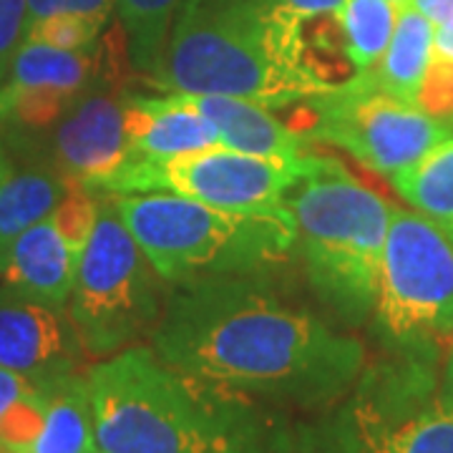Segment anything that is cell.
<instances>
[{"label":"cell","instance_id":"26","mask_svg":"<svg viewBox=\"0 0 453 453\" xmlns=\"http://www.w3.org/2000/svg\"><path fill=\"white\" fill-rule=\"evenodd\" d=\"M418 109L434 116L438 121H453V61L434 53L431 65L426 71L421 94H418Z\"/></svg>","mask_w":453,"mask_h":453},{"label":"cell","instance_id":"11","mask_svg":"<svg viewBox=\"0 0 453 453\" xmlns=\"http://www.w3.org/2000/svg\"><path fill=\"white\" fill-rule=\"evenodd\" d=\"M101 43L64 50L23 41L0 83V134L8 144L50 129L101 79Z\"/></svg>","mask_w":453,"mask_h":453},{"label":"cell","instance_id":"23","mask_svg":"<svg viewBox=\"0 0 453 453\" xmlns=\"http://www.w3.org/2000/svg\"><path fill=\"white\" fill-rule=\"evenodd\" d=\"M179 3L181 0H116L131 65L151 79L162 68Z\"/></svg>","mask_w":453,"mask_h":453},{"label":"cell","instance_id":"16","mask_svg":"<svg viewBox=\"0 0 453 453\" xmlns=\"http://www.w3.org/2000/svg\"><path fill=\"white\" fill-rule=\"evenodd\" d=\"M124 98L129 136L127 159H166L184 151L219 146L217 129L174 91L166 96L124 94Z\"/></svg>","mask_w":453,"mask_h":453},{"label":"cell","instance_id":"14","mask_svg":"<svg viewBox=\"0 0 453 453\" xmlns=\"http://www.w3.org/2000/svg\"><path fill=\"white\" fill-rule=\"evenodd\" d=\"M79 257L81 250L68 242L50 214L0 252V288L68 308Z\"/></svg>","mask_w":453,"mask_h":453},{"label":"cell","instance_id":"32","mask_svg":"<svg viewBox=\"0 0 453 453\" xmlns=\"http://www.w3.org/2000/svg\"><path fill=\"white\" fill-rule=\"evenodd\" d=\"M11 172H13V159H11V149L5 144V139H3V134H0V184L5 181V179L11 177Z\"/></svg>","mask_w":453,"mask_h":453},{"label":"cell","instance_id":"30","mask_svg":"<svg viewBox=\"0 0 453 453\" xmlns=\"http://www.w3.org/2000/svg\"><path fill=\"white\" fill-rule=\"evenodd\" d=\"M416 11H421L436 28L453 31V0H408Z\"/></svg>","mask_w":453,"mask_h":453},{"label":"cell","instance_id":"27","mask_svg":"<svg viewBox=\"0 0 453 453\" xmlns=\"http://www.w3.org/2000/svg\"><path fill=\"white\" fill-rule=\"evenodd\" d=\"M26 8H28L26 26L43 18L79 16L106 28L111 13L116 11V0H26Z\"/></svg>","mask_w":453,"mask_h":453},{"label":"cell","instance_id":"12","mask_svg":"<svg viewBox=\"0 0 453 453\" xmlns=\"http://www.w3.org/2000/svg\"><path fill=\"white\" fill-rule=\"evenodd\" d=\"M50 129L43 162L50 164L68 187H79L88 195L96 196L106 179L129 157L127 98L113 94L109 86H98V81L86 88Z\"/></svg>","mask_w":453,"mask_h":453},{"label":"cell","instance_id":"4","mask_svg":"<svg viewBox=\"0 0 453 453\" xmlns=\"http://www.w3.org/2000/svg\"><path fill=\"white\" fill-rule=\"evenodd\" d=\"M288 207L312 290L348 323L375 308L393 207L338 162L310 154Z\"/></svg>","mask_w":453,"mask_h":453},{"label":"cell","instance_id":"2","mask_svg":"<svg viewBox=\"0 0 453 453\" xmlns=\"http://www.w3.org/2000/svg\"><path fill=\"white\" fill-rule=\"evenodd\" d=\"M98 451L285 453L257 403L131 345L86 371Z\"/></svg>","mask_w":453,"mask_h":453},{"label":"cell","instance_id":"37","mask_svg":"<svg viewBox=\"0 0 453 453\" xmlns=\"http://www.w3.org/2000/svg\"><path fill=\"white\" fill-rule=\"evenodd\" d=\"M451 124H453V121H451Z\"/></svg>","mask_w":453,"mask_h":453},{"label":"cell","instance_id":"17","mask_svg":"<svg viewBox=\"0 0 453 453\" xmlns=\"http://www.w3.org/2000/svg\"><path fill=\"white\" fill-rule=\"evenodd\" d=\"M434 35L436 26L408 0L401 3L388 49L380 64L372 68L383 91L405 104L418 106L423 79L434 58Z\"/></svg>","mask_w":453,"mask_h":453},{"label":"cell","instance_id":"22","mask_svg":"<svg viewBox=\"0 0 453 453\" xmlns=\"http://www.w3.org/2000/svg\"><path fill=\"white\" fill-rule=\"evenodd\" d=\"M398 8L393 0H348L340 13L342 53L356 73L372 71L388 49Z\"/></svg>","mask_w":453,"mask_h":453},{"label":"cell","instance_id":"15","mask_svg":"<svg viewBox=\"0 0 453 453\" xmlns=\"http://www.w3.org/2000/svg\"><path fill=\"white\" fill-rule=\"evenodd\" d=\"M179 94V98L202 113L219 134V144L234 151L300 162L308 157V139L277 119L270 106L257 101L214 94Z\"/></svg>","mask_w":453,"mask_h":453},{"label":"cell","instance_id":"36","mask_svg":"<svg viewBox=\"0 0 453 453\" xmlns=\"http://www.w3.org/2000/svg\"><path fill=\"white\" fill-rule=\"evenodd\" d=\"M96 453H104V451H96Z\"/></svg>","mask_w":453,"mask_h":453},{"label":"cell","instance_id":"18","mask_svg":"<svg viewBox=\"0 0 453 453\" xmlns=\"http://www.w3.org/2000/svg\"><path fill=\"white\" fill-rule=\"evenodd\" d=\"M46 418L28 453H96L94 408L86 375L71 372L46 386Z\"/></svg>","mask_w":453,"mask_h":453},{"label":"cell","instance_id":"13","mask_svg":"<svg viewBox=\"0 0 453 453\" xmlns=\"http://www.w3.org/2000/svg\"><path fill=\"white\" fill-rule=\"evenodd\" d=\"M83 356L81 335L65 305L0 288V368L50 386L79 372Z\"/></svg>","mask_w":453,"mask_h":453},{"label":"cell","instance_id":"21","mask_svg":"<svg viewBox=\"0 0 453 453\" xmlns=\"http://www.w3.org/2000/svg\"><path fill=\"white\" fill-rule=\"evenodd\" d=\"M390 184L423 217L441 226H453V134L418 162L393 174Z\"/></svg>","mask_w":453,"mask_h":453},{"label":"cell","instance_id":"7","mask_svg":"<svg viewBox=\"0 0 453 453\" xmlns=\"http://www.w3.org/2000/svg\"><path fill=\"white\" fill-rule=\"evenodd\" d=\"M375 325L408 356H436L453 338V240L421 211L393 210L383 247Z\"/></svg>","mask_w":453,"mask_h":453},{"label":"cell","instance_id":"35","mask_svg":"<svg viewBox=\"0 0 453 453\" xmlns=\"http://www.w3.org/2000/svg\"><path fill=\"white\" fill-rule=\"evenodd\" d=\"M0 453H5V451H3V446H0Z\"/></svg>","mask_w":453,"mask_h":453},{"label":"cell","instance_id":"33","mask_svg":"<svg viewBox=\"0 0 453 453\" xmlns=\"http://www.w3.org/2000/svg\"><path fill=\"white\" fill-rule=\"evenodd\" d=\"M443 378H446V388L453 393V338L449 342V357H446V372H443Z\"/></svg>","mask_w":453,"mask_h":453},{"label":"cell","instance_id":"5","mask_svg":"<svg viewBox=\"0 0 453 453\" xmlns=\"http://www.w3.org/2000/svg\"><path fill=\"white\" fill-rule=\"evenodd\" d=\"M116 210L166 285L226 275H262L297 244L290 207L242 214L179 195L119 196Z\"/></svg>","mask_w":453,"mask_h":453},{"label":"cell","instance_id":"20","mask_svg":"<svg viewBox=\"0 0 453 453\" xmlns=\"http://www.w3.org/2000/svg\"><path fill=\"white\" fill-rule=\"evenodd\" d=\"M259 3L277 50L290 64L325 76L315 64L312 38L318 35L320 23H340V13L348 0H259Z\"/></svg>","mask_w":453,"mask_h":453},{"label":"cell","instance_id":"10","mask_svg":"<svg viewBox=\"0 0 453 453\" xmlns=\"http://www.w3.org/2000/svg\"><path fill=\"white\" fill-rule=\"evenodd\" d=\"M308 104L312 124L305 139L340 146L356 162L388 179L453 134L446 121L383 91L375 71L356 73Z\"/></svg>","mask_w":453,"mask_h":453},{"label":"cell","instance_id":"3","mask_svg":"<svg viewBox=\"0 0 453 453\" xmlns=\"http://www.w3.org/2000/svg\"><path fill=\"white\" fill-rule=\"evenodd\" d=\"M157 88L290 106L338 83L290 64L270 35L259 0H181L166 41Z\"/></svg>","mask_w":453,"mask_h":453},{"label":"cell","instance_id":"34","mask_svg":"<svg viewBox=\"0 0 453 453\" xmlns=\"http://www.w3.org/2000/svg\"><path fill=\"white\" fill-rule=\"evenodd\" d=\"M393 3H395V5H401V3H405V0H393Z\"/></svg>","mask_w":453,"mask_h":453},{"label":"cell","instance_id":"19","mask_svg":"<svg viewBox=\"0 0 453 453\" xmlns=\"http://www.w3.org/2000/svg\"><path fill=\"white\" fill-rule=\"evenodd\" d=\"M68 189V181L46 162L28 164L18 172L13 169L0 184V252L20 232L50 217Z\"/></svg>","mask_w":453,"mask_h":453},{"label":"cell","instance_id":"1","mask_svg":"<svg viewBox=\"0 0 453 453\" xmlns=\"http://www.w3.org/2000/svg\"><path fill=\"white\" fill-rule=\"evenodd\" d=\"M151 350L207 383L300 408L340 401L365 365L360 340L285 303L262 275L174 285Z\"/></svg>","mask_w":453,"mask_h":453},{"label":"cell","instance_id":"31","mask_svg":"<svg viewBox=\"0 0 453 453\" xmlns=\"http://www.w3.org/2000/svg\"><path fill=\"white\" fill-rule=\"evenodd\" d=\"M434 53L453 61V31H449V28H436V35H434Z\"/></svg>","mask_w":453,"mask_h":453},{"label":"cell","instance_id":"6","mask_svg":"<svg viewBox=\"0 0 453 453\" xmlns=\"http://www.w3.org/2000/svg\"><path fill=\"white\" fill-rule=\"evenodd\" d=\"M164 277L134 240L116 204L98 210L83 244L68 312L86 356L109 357L151 335L162 318Z\"/></svg>","mask_w":453,"mask_h":453},{"label":"cell","instance_id":"8","mask_svg":"<svg viewBox=\"0 0 453 453\" xmlns=\"http://www.w3.org/2000/svg\"><path fill=\"white\" fill-rule=\"evenodd\" d=\"M428 360L360 372L335 428L310 453H453V393L438 388Z\"/></svg>","mask_w":453,"mask_h":453},{"label":"cell","instance_id":"25","mask_svg":"<svg viewBox=\"0 0 453 453\" xmlns=\"http://www.w3.org/2000/svg\"><path fill=\"white\" fill-rule=\"evenodd\" d=\"M101 33H104V26H98L88 18L53 16L28 23L23 41L43 43V46H53V49L81 50L88 49V46H96Z\"/></svg>","mask_w":453,"mask_h":453},{"label":"cell","instance_id":"28","mask_svg":"<svg viewBox=\"0 0 453 453\" xmlns=\"http://www.w3.org/2000/svg\"><path fill=\"white\" fill-rule=\"evenodd\" d=\"M26 0H0V83L5 81L26 35Z\"/></svg>","mask_w":453,"mask_h":453},{"label":"cell","instance_id":"9","mask_svg":"<svg viewBox=\"0 0 453 453\" xmlns=\"http://www.w3.org/2000/svg\"><path fill=\"white\" fill-rule=\"evenodd\" d=\"M308 157L288 162L219 144L166 159H127L96 196L179 195L217 210L273 214L288 210V195L305 172Z\"/></svg>","mask_w":453,"mask_h":453},{"label":"cell","instance_id":"29","mask_svg":"<svg viewBox=\"0 0 453 453\" xmlns=\"http://www.w3.org/2000/svg\"><path fill=\"white\" fill-rule=\"evenodd\" d=\"M33 388H38V383H33L31 378L16 371H8V368H0V416L11 405H16L23 395H28Z\"/></svg>","mask_w":453,"mask_h":453},{"label":"cell","instance_id":"24","mask_svg":"<svg viewBox=\"0 0 453 453\" xmlns=\"http://www.w3.org/2000/svg\"><path fill=\"white\" fill-rule=\"evenodd\" d=\"M49 390L46 386L33 388L16 405L0 416V446L5 453H28L46 418Z\"/></svg>","mask_w":453,"mask_h":453}]
</instances>
